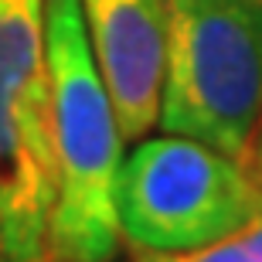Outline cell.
<instances>
[{"instance_id":"1","label":"cell","mask_w":262,"mask_h":262,"mask_svg":"<svg viewBox=\"0 0 262 262\" xmlns=\"http://www.w3.org/2000/svg\"><path fill=\"white\" fill-rule=\"evenodd\" d=\"M45 28L58 167L48 262H113L123 238L116 218V177L126 140L92 55L82 4L45 0Z\"/></svg>"},{"instance_id":"2","label":"cell","mask_w":262,"mask_h":262,"mask_svg":"<svg viewBox=\"0 0 262 262\" xmlns=\"http://www.w3.org/2000/svg\"><path fill=\"white\" fill-rule=\"evenodd\" d=\"M160 123L249 160L262 126V0H164Z\"/></svg>"},{"instance_id":"3","label":"cell","mask_w":262,"mask_h":262,"mask_svg":"<svg viewBox=\"0 0 262 262\" xmlns=\"http://www.w3.org/2000/svg\"><path fill=\"white\" fill-rule=\"evenodd\" d=\"M259 211L262 181L252 164L181 133L143 136L116 177L119 232L133 252H194Z\"/></svg>"},{"instance_id":"4","label":"cell","mask_w":262,"mask_h":262,"mask_svg":"<svg viewBox=\"0 0 262 262\" xmlns=\"http://www.w3.org/2000/svg\"><path fill=\"white\" fill-rule=\"evenodd\" d=\"M58 194L45 0H0V245L48 262Z\"/></svg>"},{"instance_id":"5","label":"cell","mask_w":262,"mask_h":262,"mask_svg":"<svg viewBox=\"0 0 262 262\" xmlns=\"http://www.w3.org/2000/svg\"><path fill=\"white\" fill-rule=\"evenodd\" d=\"M92 55L106 78L126 143H140L160 123L167 68L164 0H78Z\"/></svg>"},{"instance_id":"6","label":"cell","mask_w":262,"mask_h":262,"mask_svg":"<svg viewBox=\"0 0 262 262\" xmlns=\"http://www.w3.org/2000/svg\"><path fill=\"white\" fill-rule=\"evenodd\" d=\"M133 262H262V211L238 232L225 235L218 242L194 249L181 255H157V252H136Z\"/></svg>"},{"instance_id":"7","label":"cell","mask_w":262,"mask_h":262,"mask_svg":"<svg viewBox=\"0 0 262 262\" xmlns=\"http://www.w3.org/2000/svg\"><path fill=\"white\" fill-rule=\"evenodd\" d=\"M249 164H252V170L259 174V181H262V126H259V133H255V143H252V154H249Z\"/></svg>"},{"instance_id":"8","label":"cell","mask_w":262,"mask_h":262,"mask_svg":"<svg viewBox=\"0 0 262 262\" xmlns=\"http://www.w3.org/2000/svg\"><path fill=\"white\" fill-rule=\"evenodd\" d=\"M0 259H4V245H0Z\"/></svg>"},{"instance_id":"9","label":"cell","mask_w":262,"mask_h":262,"mask_svg":"<svg viewBox=\"0 0 262 262\" xmlns=\"http://www.w3.org/2000/svg\"><path fill=\"white\" fill-rule=\"evenodd\" d=\"M0 262H7V259H0Z\"/></svg>"}]
</instances>
